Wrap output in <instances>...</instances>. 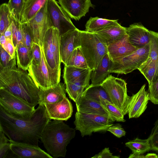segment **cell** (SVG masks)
Listing matches in <instances>:
<instances>
[{
  "label": "cell",
  "instance_id": "cell-45",
  "mask_svg": "<svg viewBox=\"0 0 158 158\" xmlns=\"http://www.w3.org/2000/svg\"><path fill=\"white\" fill-rule=\"evenodd\" d=\"M4 49L7 52L12 58L16 57L15 48L12 40L7 39L6 44Z\"/></svg>",
  "mask_w": 158,
  "mask_h": 158
},
{
  "label": "cell",
  "instance_id": "cell-13",
  "mask_svg": "<svg viewBox=\"0 0 158 158\" xmlns=\"http://www.w3.org/2000/svg\"><path fill=\"white\" fill-rule=\"evenodd\" d=\"M80 30L77 28L60 35V57L61 62L64 64L73 51L80 47Z\"/></svg>",
  "mask_w": 158,
  "mask_h": 158
},
{
  "label": "cell",
  "instance_id": "cell-29",
  "mask_svg": "<svg viewBox=\"0 0 158 158\" xmlns=\"http://www.w3.org/2000/svg\"><path fill=\"white\" fill-rule=\"evenodd\" d=\"M117 23V20L109 19L98 17H91L85 24V31L96 33L108 26Z\"/></svg>",
  "mask_w": 158,
  "mask_h": 158
},
{
  "label": "cell",
  "instance_id": "cell-2",
  "mask_svg": "<svg viewBox=\"0 0 158 158\" xmlns=\"http://www.w3.org/2000/svg\"><path fill=\"white\" fill-rule=\"evenodd\" d=\"M0 88L33 107L39 104L40 88L25 70L16 67L0 68Z\"/></svg>",
  "mask_w": 158,
  "mask_h": 158
},
{
  "label": "cell",
  "instance_id": "cell-15",
  "mask_svg": "<svg viewBox=\"0 0 158 158\" xmlns=\"http://www.w3.org/2000/svg\"><path fill=\"white\" fill-rule=\"evenodd\" d=\"M58 2L69 17L76 20H79L93 7L91 0H58Z\"/></svg>",
  "mask_w": 158,
  "mask_h": 158
},
{
  "label": "cell",
  "instance_id": "cell-5",
  "mask_svg": "<svg viewBox=\"0 0 158 158\" xmlns=\"http://www.w3.org/2000/svg\"><path fill=\"white\" fill-rule=\"evenodd\" d=\"M101 85L112 103L118 108L124 115L127 114L131 97L127 94L126 81L121 78L110 75Z\"/></svg>",
  "mask_w": 158,
  "mask_h": 158
},
{
  "label": "cell",
  "instance_id": "cell-26",
  "mask_svg": "<svg viewBox=\"0 0 158 158\" xmlns=\"http://www.w3.org/2000/svg\"><path fill=\"white\" fill-rule=\"evenodd\" d=\"M151 40L150 51L148 58L138 69H141L147 67L158 68V32L150 31Z\"/></svg>",
  "mask_w": 158,
  "mask_h": 158
},
{
  "label": "cell",
  "instance_id": "cell-33",
  "mask_svg": "<svg viewBox=\"0 0 158 158\" xmlns=\"http://www.w3.org/2000/svg\"><path fill=\"white\" fill-rule=\"evenodd\" d=\"M11 23V13L8 4L3 3L0 6V34L4 33Z\"/></svg>",
  "mask_w": 158,
  "mask_h": 158
},
{
  "label": "cell",
  "instance_id": "cell-42",
  "mask_svg": "<svg viewBox=\"0 0 158 158\" xmlns=\"http://www.w3.org/2000/svg\"><path fill=\"white\" fill-rule=\"evenodd\" d=\"M32 60L31 63L34 64H40L41 59V53L40 46L33 42L32 44Z\"/></svg>",
  "mask_w": 158,
  "mask_h": 158
},
{
  "label": "cell",
  "instance_id": "cell-49",
  "mask_svg": "<svg viewBox=\"0 0 158 158\" xmlns=\"http://www.w3.org/2000/svg\"><path fill=\"white\" fill-rule=\"evenodd\" d=\"M158 158V156L156 153H148L145 156V158Z\"/></svg>",
  "mask_w": 158,
  "mask_h": 158
},
{
  "label": "cell",
  "instance_id": "cell-41",
  "mask_svg": "<svg viewBox=\"0 0 158 158\" xmlns=\"http://www.w3.org/2000/svg\"><path fill=\"white\" fill-rule=\"evenodd\" d=\"M150 100L153 104L158 105V75L155 81L148 84Z\"/></svg>",
  "mask_w": 158,
  "mask_h": 158
},
{
  "label": "cell",
  "instance_id": "cell-24",
  "mask_svg": "<svg viewBox=\"0 0 158 158\" xmlns=\"http://www.w3.org/2000/svg\"><path fill=\"white\" fill-rule=\"evenodd\" d=\"M112 61L108 53L105 55L97 69L91 71V84L100 85L109 76Z\"/></svg>",
  "mask_w": 158,
  "mask_h": 158
},
{
  "label": "cell",
  "instance_id": "cell-27",
  "mask_svg": "<svg viewBox=\"0 0 158 158\" xmlns=\"http://www.w3.org/2000/svg\"><path fill=\"white\" fill-rule=\"evenodd\" d=\"M81 96L100 104L105 101L111 102L108 94L101 85H89L85 89Z\"/></svg>",
  "mask_w": 158,
  "mask_h": 158
},
{
  "label": "cell",
  "instance_id": "cell-38",
  "mask_svg": "<svg viewBox=\"0 0 158 158\" xmlns=\"http://www.w3.org/2000/svg\"><path fill=\"white\" fill-rule=\"evenodd\" d=\"M21 24L22 31V43L32 54L31 47L33 41L31 32L27 23Z\"/></svg>",
  "mask_w": 158,
  "mask_h": 158
},
{
  "label": "cell",
  "instance_id": "cell-14",
  "mask_svg": "<svg viewBox=\"0 0 158 158\" xmlns=\"http://www.w3.org/2000/svg\"><path fill=\"white\" fill-rule=\"evenodd\" d=\"M11 142L10 152L14 157L53 158L48 153L38 146L17 143L10 139Z\"/></svg>",
  "mask_w": 158,
  "mask_h": 158
},
{
  "label": "cell",
  "instance_id": "cell-35",
  "mask_svg": "<svg viewBox=\"0 0 158 158\" xmlns=\"http://www.w3.org/2000/svg\"><path fill=\"white\" fill-rule=\"evenodd\" d=\"M109 113L112 118L117 122H125L124 115L116 106L111 102L107 101H105L100 104Z\"/></svg>",
  "mask_w": 158,
  "mask_h": 158
},
{
  "label": "cell",
  "instance_id": "cell-32",
  "mask_svg": "<svg viewBox=\"0 0 158 158\" xmlns=\"http://www.w3.org/2000/svg\"><path fill=\"white\" fill-rule=\"evenodd\" d=\"M125 145L132 151V153L135 154H143L151 150L148 138L143 139L137 138L126 142Z\"/></svg>",
  "mask_w": 158,
  "mask_h": 158
},
{
  "label": "cell",
  "instance_id": "cell-25",
  "mask_svg": "<svg viewBox=\"0 0 158 158\" xmlns=\"http://www.w3.org/2000/svg\"><path fill=\"white\" fill-rule=\"evenodd\" d=\"M48 0H27L24 3L20 23H27L45 5Z\"/></svg>",
  "mask_w": 158,
  "mask_h": 158
},
{
  "label": "cell",
  "instance_id": "cell-9",
  "mask_svg": "<svg viewBox=\"0 0 158 158\" xmlns=\"http://www.w3.org/2000/svg\"><path fill=\"white\" fill-rule=\"evenodd\" d=\"M41 61L39 64L31 63L28 71V74L40 88H49L57 85L60 82V76L54 72L47 64L45 58L43 47L40 46Z\"/></svg>",
  "mask_w": 158,
  "mask_h": 158
},
{
  "label": "cell",
  "instance_id": "cell-19",
  "mask_svg": "<svg viewBox=\"0 0 158 158\" xmlns=\"http://www.w3.org/2000/svg\"><path fill=\"white\" fill-rule=\"evenodd\" d=\"M66 85L60 82L57 85L49 88H40L39 105H44L58 103L66 97Z\"/></svg>",
  "mask_w": 158,
  "mask_h": 158
},
{
  "label": "cell",
  "instance_id": "cell-40",
  "mask_svg": "<svg viewBox=\"0 0 158 158\" xmlns=\"http://www.w3.org/2000/svg\"><path fill=\"white\" fill-rule=\"evenodd\" d=\"M148 139L149 140L151 150L158 153V119L154 123V127Z\"/></svg>",
  "mask_w": 158,
  "mask_h": 158
},
{
  "label": "cell",
  "instance_id": "cell-31",
  "mask_svg": "<svg viewBox=\"0 0 158 158\" xmlns=\"http://www.w3.org/2000/svg\"><path fill=\"white\" fill-rule=\"evenodd\" d=\"M64 65L85 69L89 68L86 60L80 47L75 49L73 51Z\"/></svg>",
  "mask_w": 158,
  "mask_h": 158
},
{
  "label": "cell",
  "instance_id": "cell-1",
  "mask_svg": "<svg viewBox=\"0 0 158 158\" xmlns=\"http://www.w3.org/2000/svg\"><path fill=\"white\" fill-rule=\"evenodd\" d=\"M51 120L44 105H39L27 119L15 118L0 106V130L14 142L38 146L43 130Z\"/></svg>",
  "mask_w": 158,
  "mask_h": 158
},
{
  "label": "cell",
  "instance_id": "cell-21",
  "mask_svg": "<svg viewBox=\"0 0 158 158\" xmlns=\"http://www.w3.org/2000/svg\"><path fill=\"white\" fill-rule=\"evenodd\" d=\"M91 71L89 68L85 69L64 65L63 74L64 83L82 81L89 84Z\"/></svg>",
  "mask_w": 158,
  "mask_h": 158
},
{
  "label": "cell",
  "instance_id": "cell-30",
  "mask_svg": "<svg viewBox=\"0 0 158 158\" xmlns=\"http://www.w3.org/2000/svg\"><path fill=\"white\" fill-rule=\"evenodd\" d=\"M66 91L69 98L75 103L82 95L89 84L82 81L69 82L65 84Z\"/></svg>",
  "mask_w": 158,
  "mask_h": 158
},
{
  "label": "cell",
  "instance_id": "cell-16",
  "mask_svg": "<svg viewBox=\"0 0 158 158\" xmlns=\"http://www.w3.org/2000/svg\"><path fill=\"white\" fill-rule=\"evenodd\" d=\"M150 100L149 93L144 84L135 94L131 97L128 114L129 118H139L144 112Z\"/></svg>",
  "mask_w": 158,
  "mask_h": 158
},
{
  "label": "cell",
  "instance_id": "cell-39",
  "mask_svg": "<svg viewBox=\"0 0 158 158\" xmlns=\"http://www.w3.org/2000/svg\"><path fill=\"white\" fill-rule=\"evenodd\" d=\"M11 142L5 134L0 130V158H5L10 150Z\"/></svg>",
  "mask_w": 158,
  "mask_h": 158
},
{
  "label": "cell",
  "instance_id": "cell-46",
  "mask_svg": "<svg viewBox=\"0 0 158 158\" xmlns=\"http://www.w3.org/2000/svg\"><path fill=\"white\" fill-rule=\"evenodd\" d=\"M7 39L12 40V32L11 24L6 30L3 33Z\"/></svg>",
  "mask_w": 158,
  "mask_h": 158
},
{
  "label": "cell",
  "instance_id": "cell-37",
  "mask_svg": "<svg viewBox=\"0 0 158 158\" xmlns=\"http://www.w3.org/2000/svg\"><path fill=\"white\" fill-rule=\"evenodd\" d=\"M24 3V0H9L8 3L11 15L20 21Z\"/></svg>",
  "mask_w": 158,
  "mask_h": 158
},
{
  "label": "cell",
  "instance_id": "cell-17",
  "mask_svg": "<svg viewBox=\"0 0 158 158\" xmlns=\"http://www.w3.org/2000/svg\"><path fill=\"white\" fill-rule=\"evenodd\" d=\"M44 106L50 119L66 121L71 117L73 112L72 104L66 97L58 103Z\"/></svg>",
  "mask_w": 158,
  "mask_h": 158
},
{
  "label": "cell",
  "instance_id": "cell-11",
  "mask_svg": "<svg viewBox=\"0 0 158 158\" xmlns=\"http://www.w3.org/2000/svg\"><path fill=\"white\" fill-rule=\"evenodd\" d=\"M47 2L27 23L32 36L33 42L40 46L43 45L44 38L48 30L53 26L47 10Z\"/></svg>",
  "mask_w": 158,
  "mask_h": 158
},
{
  "label": "cell",
  "instance_id": "cell-36",
  "mask_svg": "<svg viewBox=\"0 0 158 158\" xmlns=\"http://www.w3.org/2000/svg\"><path fill=\"white\" fill-rule=\"evenodd\" d=\"M0 68L12 69L16 67V58H12L7 52L0 46Z\"/></svg>",
  "mask_w": 158,
  "mask_h": 158
},
{
  "label": "cell",
  "instance_id": "cell-3",
  "mask_svg": "<svg viewBox=\"0 0 158 158\" xmlns=\"http://www.w3.org/2000/svg\"><path fill=\"white\" fill-rule=\"evenodd\" d=\"M75 135V129L63 121L54 120L46 125L40 139L48 153L53 158L64 157L66 147Z\"/></svg>",
  "mask_w": 158,
  "mask_h": 158
},
{
  "label": "cell",
  "instance_id": "cell-50",
  "mask_svg": "<svg viewBox=\"0 0 158 158\" xmlns=\"http://www.w3.org/2000/svg\"><path fill=\"white\" fill-rule=\"evenodd\" d=\"M27 0H24V2H26V1Z\"/></svg>",
  "mask_w": 158,
  "mask_h": 158
},
{
  "label": "cell",
  "instance_id": "cell-34",
  "mask_svg": "<svg viewBox=\"0 0 158 158\" xmlns=\"http://www.w3.org/2000/svg\"><path fill=\"white\" fill-rule=\"evenodd\" d=\"M11 25L12 32V40L16 48L19 44L22 42V31L20 21L15 18L11 14Z\"/></svg>",
  "mask_w": 158,
  "mask_h": 158
},
{
  "label": "cell",
  "instance_id": "cell-28",
  "mask_svg": "<svg viewBox=\"0 0 158 158\" xmlns=\"http://www.w3.org/2000/svg\"><path fill=\"white\" fill-rule=\"evenodd\" d=\"M15 51L18 67L26 71L31 63L32 54L22 42L15 48Z\"/></svg>",
  "mask_w": 158,
  "mask_h": 158
},
{
  "label": "cell",
  "instance_id": "cell-4",
  "mask_svg": "<svg viewBox=\"0 0 158 158\" xmlns=\"http://www.w3.org/2000/svg\"><path fill=\"white\" fill-rule=\"evenodd\" d=\"M80 47L91 71L108 53L107 45L96 33L80 30Z\"/></svg>",
  "mask_w": 158,
  "mask_h": 158
},
{
  "label": "cell",
  "instance_id": "cell-48",
  "mask_svg": "<svg viewBox=\"0 0 158 158\" xmlns=\"http://www.w3.org/2000/svg\"><path fill=\"white\" fill-rule=\"evenodd\" d=\"M129 158H145V156L143 154H138L132 153L131 154Z\"/></svg>",
  "mask_w": 158,
  "mask_h": 158
},
{
  "label": "cell",
  "instance_id": "cell-23",
  "mask_svg": "<svg viewBox=\"0 0 158 158\" xmlns=\"http://www.w3.org/2000/svg\"><path fill=\"white\" fill-rule=\"evenodd\" d=\"M96 33L108 46L123 38L127 34V27L121 26L118 22Z\"/></svg>",
  "mask_w": 158,
  "mask_h": 158
},
{
  "label": "cell",
  "instance_id": "cell-43",
  "mask_svg": "<svg viewBox=\"0 0 158 158\" xmlns=\"http://www.w3.org/2000/svg\"><path fill=\"white\" fill-rule=\"evenodd\" d=\"M107 131L118 138L124 136L126 134V132L120 124H113L108 128Z\"/></svg>",
  "mask_w": 158,
  "mask_h": 158
},
{
  "label": "cell",
  "instance_id": "cell-22",
  "mask_svg": "<svg viewBox=\"0 0 158 158\" xmlns=\"http://www.w3.org/2000/svg\"><path fill=\"white\" fill-rule=\"evenodd\" d=\"M77 112L86 114H93L112 118L109 112L98 103L81 96L76 103Z\"/></svg>",
  "mask_w": 158,
  "mask_h": 158
},
{
  "label": "cell",
  "instance_id": "cell-47",
  "mask_svg": "<svg viewBox=\"0 0 158 158\" xmlns=\"http://www.w3.org/2000/svg\"><path fill=\"white\" fill-rule=\"evenodd\" d=\"M0 45L4 49L6 46L7 43V39L3 34H0Z\"/></svg>",
  "mask_w": 158,
  "mask_h": 158
},
{
  "label": "cell",
  "instance_id": "cell-6",
  "mask_svg": "<svg viewBox=\"0 0 158 158\" xmlns=\"http://www.w3.org/2000/svg\"><path fill=\"white\" fill-rule=\"evenodd\" d=\"M114 121L109 117L93 114H86L77 111L74 123L75 129L82 137L90 135L93 132H106L113 125Z\"/></svg>",
  "mask_w": 158,
  "mask_h": 158
},
{
  "label": "cell",
  "instance_id": "cell-10",
  "mask_svg": "<svg viewBox=\"0 0 158 158\" xmlns=\"http://www.w3.org/2000/svg\"><path fill=\"white\" fill-rule=\"evenodd\" d=\"M150 46V43L127 56L112 61L110 73L126 74L138 69L147 59Z\"/></svg>",
  "mask_w": 158,
  "mask_h": 158
},
{
  "label": "cell",
  "instance_id": "cell-18",
  "mask_svg": "<svg viewBox=\"0 0 158 158\" xmlns=\"http://www.w3.org/2000/svg\"><path fill=\"white\" fill-rule=\"evenodd\" d=\"M127 34L131 43L138 49L150 44L151 33L142 25L135 23L127 27Z\"/></svg>",
  "mask_w": 158,
  "mask_h": 158
},
{
  "label": "cell",
  "instance_id": "cell-12",
  "mask_svg": "<svg viewBox=\"0 0 158 158\" xmlns=\"http://www.w3.org/2000/svg\"><path fill=\"white\" fill-rule=\"evenodd\" d=\"M58 3L56 0H48L47 9L53 26L59 30L60 35L76 27Z\"/></svg>",
  "mask_w": 158,
  "mask_h": 158
},
{
  "label": "cell",
  "instance_id": "cell-8",
  "mask_svg": "<svg viewBox=\"0 0 158 158\" xmlns=\"http://www.w3.org/2000/svg\"><path fill=\"white\" fill-rule=\"evenodd\" d=\"M0 106L11 116L22 119L29 118L35 110V107L2 88H0Z\"/></svg>",
  "mask_w": 158,
  "mask_h": 158
},
{
  "label": "cell",
  "instance_id": "cell-44",
  "mask_svg": "<svg viewBox=\"0 0 158 158\" xmlns=\"http://www.w3.org/2000/svg\"><path fill=\"white\" fill-rule=\"evenodd\" d=\"M119 156H114L111 152L109 148H105L98 154L91 158H119Z\"/></svg>",
  "mask_w": 158,
  "mask_h": 158
},
{
  "label": "cell",
  "instance_id": "cell-20",
  "mask_svg": "<svg viewBox=\"0 0 158 158\" xmlns=\"http://www.w3.org/2000/svg\"><path fill=\"white\" fill-rule=\"evenodd\" d=\"M108 53L112 61L127 56L138 49L130 42L127 34L122 39L107 46Z\"/></svg>",
  "mask_w": 158,
  "mask_h": 158
},
{
  "label": "cell",
  "instance_id": "cell-7",
  "mask_svg": "<svg viewBox=\"0 0 158 158\" xmlns=\"http://www.w3.org/2000/svg\"><path fill=\"white\" fill-rule=\"evenodd\" d=\"M59 30L52 26L47 31L43 43V48L47 63L56 73L60 76L61 63Z\"/></svg>",
  "mask_w": 158,
  "mask_h": 158
}]
</instances>
